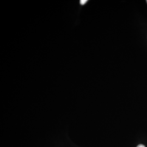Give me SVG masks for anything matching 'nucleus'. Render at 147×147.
Instances as JSON below:
<instances>
[{"label":"nucleus","mask_w":147,"mask_h":147,"mask_svg":"<svg viewBox=\"0 0 147 147\" xmlns=\"http://www.w3.org/2000/svg\"><path fill=\"white\" fill-rule=\"evenodd\" d=\"M137 147H146L144 145H143V144H140V145H138V146Z\"/></svg>","instance_id":"nucleus-1"},{"label":"nucleus","mask_w":147,"mask_h":147,"mask_svg":"<svg viewBox=\"0 0 147 147\" xmlns=\"http://www.w3.org/2000/svg\"></svg>","instance_id":"nucleus-2"}]
</instances>
